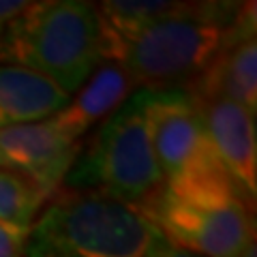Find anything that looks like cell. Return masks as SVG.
Returning <instances> with one entry per match:
<instances>
[{
  "label": "cell",
  "mask_w": 257,
  "mask_h": 257,
  "mask_svg": "<svg viewBox=\"0 0 257 257\" xmlns=\"http://www.w3.org/2000/svg\"><path fill=\"white\" fill-rule=\"evenodd\" d=\"M167 242L204 257H244L255 242L248 202L221 165L163 182L140 204Z\"/></svg>",
  "instance_id": "1"
},
{
  "label": "cell",
  "mask_w": 257,
  "mask_h": 257,
  "mask_svg": "<svg viewBox=\"0 0 257 257\" xmlns=\"http://www.w3.org/2000/svg\"><path fill=\"white\" fill-rule=\"evenodd\" d=\"M240 9L234 5H187L135 35L111 43L103 60L116 62L144 88L178 86L204 75L234 35Z\"/></svg>",
  "instance_id": "2"
},
{
  "label": "cell",
  "mask_w": 257,
  "mask_h": 257,
  "mask_svg": "<svg viewBox=\"0 0 257 257\" xmlns=\"http://www.w3.org/2000/svg\"><path fill=\"white\" fill-rule=\"evenodd\" d=\"M103 60L96 7L82 0L28 3L0 37V64L26 69L73 96Z\"/></svg>",
  "instance_id": "3"
},
{
  "label": "cell",
  "mask_w": 257,
  "mask_h": 257,
  "mask_svg": "<svg viewBox=\"0 0 257 257\" xmlns=\"http://www.w3.org/2000/svg\"><path fill=\"white\" fill-rule=\"evenodd\" d=\"M157 236L138 204L105 193H69L32 223L26 257H148Z\"/></svg>",
  "instance_id": "4"
},
{
  "label": "cell",
  "mask_w": 257,
  "mask_h": 257,
  "mask_svg": "<svg viewBox=\"0 0 257 257\" xmlns=\"http://www.w3.org/2000/svg\"><path fill=\"white\" fill-rule=\"evenodd\" d=\"M163 182L144 118L142 88L105 118L90 148L77 155L64 178L73 193H105L138 206L148 202Z\"/></svg>",
  "instance_id": "5"
},
{
  "label": "cell",
  "mask_w": 257,
  "mask_h": 257,
  "mask_svg": "<svg viewBox=\"0 0 257 257\" xmlns=\"http://www.w3.org/2000/svg\"><path fill=\"white\" fill-rule=\"evenodd\" d=\"M142 96L152 152L165 182L219 165L193 90L182 86L142 88Z\"/></svg>",
  "instance_id": "6"
},
{
  "label": "cell",
  "mask_w": 257,
  "mask_h": 257,
  "mask_svg": "<svg viewBox=\"0 0 257 257\" xmlns=\"http://www.w3.org/2000/svg\"><path fill=\"white\" fill-rule=\"evenodd\" d=\"M79 155L52 118L0 131V170L32 182L47 197L67 178Z\"/></svg>",
  "instance_id": "7"
},
{
  "label": "cell",
  "mask_w": 257,
  "mask_h": 257,
  "mask_svg": "<svg viewBox=\"0 0 257 257\" xmlns=\"http://www.w3.org/2000/svg\"><path fill=\"white\" fill-rule=\"evenodd\" d=\"M195 94V92H193ZM202 107L214 157L246 202L257 195L255 114L221 94H195Z\"/></svg>",
  "instance_id": "8"
},
{
  "label": "cell",
  "mask_w": 257,
  "mask_h": 257,
  "mask_svg": "<svg viewBox=\"0 0 257 257\" xmlns=\"http://www.w3.org/2000/svg\"><path fill=\"white\" fill-rule=\"evenodd\" d=\"M195 94H221L251 114L257 111V43L255 5H244L234 22V35L212 67L202 75Z\"/></svg>",
  "instance_id": "9"
},
{
  "label": "cell",
  "mask_w": 257,
  "mask_h": 257,
  "mask_svg": "<svg viewBox=\"0 0 257 257\" xmlns=\"http://www.w3.org/2000/svg\"><path fill=\"white\" fill-rule=\"evenodd\" d=\"M131 88L133 82L122 67L116 62L99 64L92 77L77 90V96H71L67 107L54 114L52 120L67 138L77 142L94 122L107 118L122 105L131 94Z\"/></svg>",
  "instance_id": "10"
},
{
  "label": "cell",
  "mask_w": 257,
  "mask_h": 257,
  "mask_svg": "<svg viewBox=\"0 0 257 257\" xmlns=\"http://www.w3.org/2000/svg\"><path fill=\"white\" fill-rule=\"evenodd\" d=\"M71 96L26 69L0 64V131L52 118Z\"/></svg>",
  "instance_id": "11"
},
{
  "label": "cell",
  "mask_w": 257,
  "mask_h": 257,
  "mask_svg": "<svg viewBox=\"0 0 257 257\" xmlns=\"http://www.w3.org/2000/svg\"><path fill=\"white\" fill-rule=\"evenodd\" d=\"M47 195L32 182L0 170V221L30 227Z\"/></svg>",
  "instance_id": "12"
},
{
  "label": "cell",
  "mask_w": 257,
  "mask_h": 257,
  "mask_svg": "<svg viewBox=\"0 0 257 257\" xmlns=\"http://www.w3.org/2000/svg\"><path fill=\"white\" fill-rule=\"evenodd\" d=\"M30 227L0 221V257H26Z\"/></svg>",
  "instance_id": "13"
},
{
  "label": "cell",
  "mask_w": 257,
  "mask_h": 257,
  "mask_svg": "<svg viewBox=\"0 0 257 257\" xmlns=\"http://www.w3.org/2000/svg\"><path fill=\"white\" fill-rule=\"evenodd\" d=\"M148 257H204V255H197V253H191L187 248H180L172 242H167L163 236H157L155 244L150 248V255Z\"/></svg>",
  "instance_id": "14"
},
{
  "label": "cell",
  "mask_w": 257,
  "mask_h": 257,
  "mask_svg": "<svg viewBox=\"0 0 257 257\" xmlns=\"http://www.w3.org/2000/svg\"><path fill=\"white\" fill-rule=\"evenodd\" d=\"M26 7H28L26 0H0V37H3L7 26H9Z\"/></svg>",
  "instance_id": "15"
},
{
  "label": "cell",
  "mask_w": 257,
  "mask_h": 257,
  "mask_svg": "<svg viewBox=\"0 0 257 257\" xmlns=\"http://www.w3.org/2000/svg\"><path fill=\"white\" fill-rule=\"evenodd\" d=\"M244 257H257V248H255V242L246 248V253H244Z\"/></svg>",
  "instance_id": "16"
}]
</instances>
